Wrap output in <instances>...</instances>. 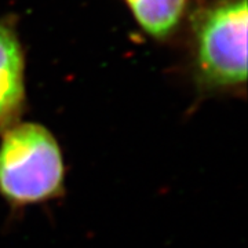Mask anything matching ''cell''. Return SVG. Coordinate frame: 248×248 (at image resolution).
Segmentation results:
<instances>
[{
    "instance_id": "6da1fadb",
    "label": "cell",
    "mask_w": 248,
    "mask_h": 248,
    "mask_svg": "<svg viewBox=\"0 0 248 248\" xmlns=\"http://www.w3.org/2000/svg\"><path fill=\"white\" fill-rule=\"evenodd\" d=\"M66 192V163L46 125L18 122L0 138V197L13 213L60 200Z\"/></svg>"
},
{
    "instance_id": "7a4b0ae2",
    "label": "cell",
    "mask_w": 248,
    "mask_h": 248,
    "mask_svg": "<svg viewBox=\"0 0 248 248\" xmlns=\"http://www.w3.org/2000/svg\"><path fill=\"white\" fill-rule=\"evenodd\" d=\"M195 68L204 93H236L247 81V0H219L195 25Z\"/></svg>"
},
{
    "instance_id": "3957f363",
    "label": "cell",
    "mask_w": 248,
    "mask_h": 248,
    "mask_svg": "<svg viewBox=\"0 0 248 248\" xmlns=\"http://www.w3.org/2000/svg\"><path fill=\"white\" fill-rule=\"evenodd\" d=\"M27 108L25 58L16 24L0 19V134L21 122Z\"/></svg>"
},
{
    "instance_id": "277c9868",
    "label": "cell",
    "mask_w": 248,
    "mask_h": 248,
    "mask_svg": "<svg viewBox=\"0 0 248 248\" xmlns=\"http://www.w3.org/2000/svg\"><path fill=\"white\" fill-rule=\"evenodd\" d=\"M140 27L155 39H164L178 27L186 0H124Z\"/></svg>"
}]
</instances>
